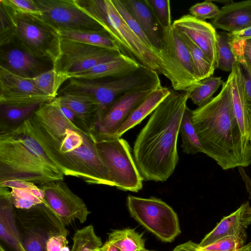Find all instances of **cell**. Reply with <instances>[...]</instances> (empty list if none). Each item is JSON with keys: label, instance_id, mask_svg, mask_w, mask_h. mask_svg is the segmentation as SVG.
I'll return each instance as SVG.
<instances>
[{"label": "cell", "instance_id": "cell-33", "mask_svg": "<svg viewBox=\"0 0 251 251\" xmlns=\"http://www.w3.org/2000/svg\"><path fill=\"white\" fill-rule=\"evenodd\" d=\"M30 80L46 95L55 98L62 84L70 79L69 76L57 71L55 68L47 71Z\"/></svg>", "mask_w": 251, "mask_h": 251}, {"label": "cell", "instance_id": "cell-28", "mask_svg": "<svg viewBox=\"0 0 251 251\" xmlns=\"http://www.w3.org/2000/svg\"><path fill=\"white\" fill-rule=\"evenodd\" d=\"M41 104L16 106L0 103V134L16 129L30 118Z\"/></svg>", "mask_w": 251, "mask_h": 251}, {"label": "cell", "instance_id": "cell-11", "mask_svg": "<svg viewBox=\"0 0 251 251\" xmlns=\"http://www.w3.org/2000/svg\"><path fill=\"white\" fill-rule=\"evenodd\" d=\"M122 53L121 51L104 49L61 37L60 55L54 68L70 76L111 60Z\"/></svg>", "mask_w": 251, "mask_h": 251}, {"label": "cell", "instance_id": "cell-46", "mask_svg": "<svg viewBox=\"0 0 251 251\" xmlns=\"http://www.w3.org/2000/svg\"><path fill=\"white\" fill-rule=\"evenodd\" d=\"M199 244L189 241L177 246L173 251H197Z\"/></svg>", "mask_w": 251, "mask_h": 251}, {"label": "cell", "instance_id": "cell-27", "mask_svg": "<svg viewBox=\"0 0 251 251\" xmlns=\"http://www.w3.org/2000/svg\"><path fill=\"white\" fill-rule=\"evenodd\" d=\"M62 38L111 50L121 51L115 40L105 30H57Z\"/></svg>", "mask_w": 251, "mask_h": 251}, {"label": "cell", "instance_id": "cell-23", "mask_svg": "<svg viewBox=\"0 0 251 251\" xmlns=\"http://www.w3.org/2000/svg\"><path fill=\"white\" fill-rule=\"evenodd\" d=\"M141 64L123 53L117 57L84 71L70 75V79H96L115 77L129 74L137 70Z\"/></svg>", "mask_w": 251, "mask_h": 251}, {"label": "cell", "instance_id": "cell-17", "mask_svg": "<svg viewBox=\"0 0 251 251\" xmlns=\"http://www.w3.org/2000/svg\"><path fill=\"white\" fill-rule=\"evenodd\" d=\"M172 27L189 38L215 65L217 32L211 24L199 20L190 14H186L174 21Z\"/></svg>", "mask_w": 251, "mask_h": 251}, {"label": "cell", "instance_id": "cell-21", "mask_svg": "<svg viewBox=\"0 0 251 251\" xmlns=\"http://www.w3.org/2000/svg\"><path fill=\"white\" fill-rule=\"evenodd\" d=\"M211 25L228 33L238 32L251 26V0L226 4Z\"/></svg>", "mask_w": 251, "mask_h": 251}, {"label": "cell", "instance_id": "cell-10", "mask_svg": "<svg viewBox=\"0 0 251 251\" xmlns=\"http://www.w3.org/2000/svg\"><path fill=\"white\" fill-rule=\"evenodd\" d=\"M159 54L164 62V75L170 81L173 89L191 91L199 84L190 52L172 26L162 30Z\"/></svg>", "mask_w": 251, "mask_h": 251}, {"label": "cell", "instance_id": "cell-25", "mask_svg": "<svg viewBox=\"0 0 251 251\" xmlns=\"http://www.w3.org/2000/svg\"><path fill=\"white\" fill-rule=\"evenodd\" d=\"M0 186L10 189L14 207L18 209H29L39 204L46 203L43 192L37 185L20 180H7Z\"/></svg>", "mask_w": 251, "mask_h": 251}, {"label": "cell", "instance_id": "cell-15", "mask_svg": "<svg viewBox=\"0 0 251 251\" xmlns=\"http://www.w3.org/2000/svg\"><path fill=\"white\" fill-rule=\"evenodd\" d=\"M154 90L129 92L115 100L95 127L93 134L96 140L116 138L117 131L129 115Z\"/></svg>", "mask_w": 251, "mask_h": 251}, {"label": "cell", "instance_id": "cell-8", "mask_svg": "<svg viewBox=\"0 0 251 251\" xmlns=\"http://www.w3.org/2000/svg\"><path fill=\"white\" fill-rule=\"evenodd\" d=\"M99 156L113 181L121 190L137 192L143 187V177L135 164L128 142L121 138L96 140Z\"/></svg>", "mask_w": 251, "mask_h": 251}, {"label": "cell", "instance_id": "cell-43", "mask_svg": "<svg viewBox=\"0 0 251 251\" xmlns=\"http://www.w3.org/2000/svg\"><path fill=\"white\" fill-rule=\"evenodd\" d=\"M67 235L61 234L52 236L47 242L46 251H62L68 242Z\"/></svg>", "mask_w": 251, "mask_h": 251}, {"label": "cell", "instance_id": "cell-42", "mask_svg": "<svg viewBox=\"0 0 251 251\" xmlns=\"http://www.w3.org/2000/svg\"><path fill=\"white\" fill-rule=\"evenodd\" d=\"M240 50L236 55L238 62L248 70L251 75V39L245 42L236 43Z\"/></svg>", "mask_w": 251, "mask_h": 251}, {"label": "cell", "instance_id": "cell-37", "mask_svg": "<svg viewBox=\"0 0 251 251\" xmlns=\"http://www.w3.org/2000/svg\"><path fill=\"white\" fill-rule=\"evenodd\" d=\"M162 30L172 26L170 1L169 0H146Z\"/></svg>", "mask_w": 251, "mask_h": 251}, {"label": "cell", "instance_id": "cell-26", "mask_svg": "<svg viewBox=\"0 0 251 251\" xmlns=\"http://www.w3.org/2000/svg\"><path fill=\"white\" fill-rule=\"evenodd\" d=\"M170 92V89L162 86L153 91L129 115L117 131L116 138H121L125 132L140 124L152 113Z\"/></svg>", "mask_w": 251, "mask_h": 251}, {"label": "cell", "instance_id": "cell-13", "mask_svg": "<svg viewBox=\"0 0 251 251\" xmlns=\"http://www.w3.org/2000/svg\"><path fill=\"white\" fill-rule=\"evenodd\" d=\"M45 200L64 225L75 220L85 222L90 211L83 200L74 193L63 180L40 185Z\"/></svg>", "mask_w": 251, "mask_h": 251}, {"label": "cell", "instance_id": "cell-22", "mask_svg": "<svg viewBox=\"0 0 251 251\" xmlns=\"http://www.w3.org/2000/svg\"><path fill=\"white\" fill-rule=\"evenodd\" d=\"M122 1L149 38L155 52L160 56L162 29L146 0H122Z\"/></svg>", "mask_w": 251, "mask_h": 251}, {"label": "cell", "instance_id": "cell-48", "mask_svg": "<svg viewBox=\"0 0 251 251\" xmlns=\"http://www.w3.org/2000/svg\"><path fill=\"white\" fill-rule=\"evenodd\" d=\"M104 251H121L108 240L101 247Z\"/></svg>", "mask_w": 251, "mask_h": 251}, {"label": "cell", "instance_id": "cell-39", "mask_svg": "<svg viewBox=\"0 0 251 251\" xmlns=\"http://www.w3.org/2000/svg\"><path fill=\"white\" fill-rule=\"evenodd\" d=\"M190 14L197 19L205 21L207 19H214L220 13V9L212 1L206 0L195 4L189 8Z\"/></svg>", "mask_w": 251, "mask_h": 251}, {"label": "cell", "instance_id": "cell-50", "mask_svg": "<svg viewBox=\"0 0 251 251\" xmlns=\"http://www.w3.org/2000/svg\"><path fill=\"white\" fill-rule=\"evenodd\" d=\"M62 251H70L69 248L67 246H66L62 249Z\"/></svg>", "mask_w": 251, "mask_h": 251}, {"label": "cell", "instance_id": "cell-14", "mask_svg": "<svg viewBox=\"0 0 251 251\" xmlns=\"http://www.w3.org/2000/svg\"><path fill=\"white\" fill-rule=\"evenodd\" d=\"M0 67L26 78H34L54 68L53 64L32 53L14 38L0 45Z\"/></svg>", "mask_w": 251, "mask_h": 251}, {"label": "cell", "instance_id": "cell-35", "mask_svg": "<svg viewBox=\"0 0 251 251\" xmlns=\"http://www.w3.org/2000/svg\"><path fill=\"white\" fill-rule=\"evenodd\" d=\"M71 251H95L102 246L92 225H89L76 231L73 238Z\"/></svg>", "mask_w": 251, "mask_h": 251}, {"label": "cell", "instance_id": "cell-31", "mask_svg": "<svg viewBox=\"0 0 251 251\" xmlns=\"http://www.w3.org/2000/svg\"><path fill=\"white\" fill-rule=\"evenodd\" d=\"M108 241L121 251H146L142 234L134 229L126 228L115 230L108 236Z\"/></svg>", "mask_w": 251, "mask_h": 251}, {"label": "cell", "instance_id": "cell-7", "mask_svg": "<svg viewBox=\"0 0 251 251\" xmlns=\"http://www.w3.org/2000/svg\"><path fill=\"white\" fill-rule=\"evenodd\" d=\"M15 220L25 251H46L47 242L50 237L61 234L68 236L69 233L46 203L29 209L15 208Z\"/></svg>", "mask_w": 251, "mask_h": 251}, {"label": "cell", "instance_id": "cell-18", "mask_svg": "<svg viewBox=\"0 0 251 251\" xmlns=\"http://www.w3.org/2000/svg\"><path fill=\"white\" fill-rule=\"evenodd\" d=\"M251 225V205L247 201L233 212L224 217L199 243V246L204 247L226 236L247 237L246 230Z\"/></svg>", "mask_w": 251, "mask_h": 251}, {"label": "cell", "instance_id": "cell-16", "mask_svg": "<svg viewBox=\"0 0 251 251\" xmlns=\"http://www.w3.org/2000/svg\"><path fill=\"white\" fill-rule=\"evenodd\" d=\"M54 99L46 95L29 78L0 67V103L27 106L47 102Z\"/></svg>", "mask_w": 251, "mask_h": 251}, {"label": "cell", "instance_id": "cell-24", "mask_svg": "<svg viewBox=\"0 0 251 251\" xmlns=\"http://www.w3.org/2000/svg\"><path fill=\"white\" fill-rule=\"evenodd\" d=\"M57 98L60 103L82 121L93 133L98 118L97 102L88 96L76 93H65Z\"/></svg>", "mask_w": 251, "mask_h": 251}, {"label": "cell", "instance_id": "cell-49", "mask_svg": "<svg viewBox=\"0 0 251 251\" xmlns=\"http://www.w3.org/2000/svg\"><path fill=\"white\" fill-rule=\"evenodd\" d=\"M239 251H251V241L241 248Z\"/></svg>", "mask_w": 251, "mask_h": 251}, {"label": "cell", "instance_id": "cell-2", "mask_svg": "<svg viewBox=\"0 0 251 251\" xmlns=\"http://www.w3.org/2000/svg\"><path fill=\"white\" fill-rule=\"evenodd\" d=\"M189 93L171 89L138 135L133 157L144 180L165 181L174 172L179 159V126Z\"/></svg>", "mask_w": 251, "mask_h": 251}, {"label": "cell", "instance_id": "cell-3", "mask_svg": "<svg viewBox=\"0 0 251 251\" xmlns=\"http://www.w3.org/2000/svg\"><path fill=\"white\" fill-rule=\"evenodd\" d=\"M192 122L204 153L223 170L251 166V141L241 133L228 79L216 96L193 110Z\"/></svg>", "mask_w": 251, "mask_h": 251}, {"label": "cell", "instance_id": "cell-45", "mask_svg": "<svg viewBox=\"0 0 251 251\" xmlns=\"http://www.w3.org/2000/svg\"><path fill=\"white\" fill-rule=\"evenodd\" d=\"M238 171L242 179L244 182L246 189L249 195L250 199H251V178L247 174L244 167H238Z\"/></svg>", "mask_w": 251, "mask_h": 251}, {"label": "cell", "instance_id": "cell-4", "mask_svg": "<svg viewBox=\"0 0 251 251\" xmlns=\"http://www.w3.org/2000/svg\"><path fill=\"white\" fill-rule=\"evenodd\" d=\"M64 176L35 137L30 118L0 134V183L14 180L40 186L63 180Z\"/></svg>", "mask_w": 251, "mask_h": 251}, {"label": "cell", "instance_id": "cell-1", "mask_svg": "<svg viewBox=\"0 0 251 251\" xmlns=\"http://www.w3.org/2000/svg\"><path fill=\"white\" fill-rule=\"evenodd\" d=\"M30 121L35 137L64 176L89 184L115 186L99 156L91 130L57 97L41 104Z\"/></svg>", "mask_w": 251, "mask_h": 251}, {"label": "cell", "instance_id": "cell-41", "mask_svg": "<svg viewBox=\"0 0 251 251\" xmlns=\"http://www.w3.org/2000/svg\"><path fill=\"white\" fill-rule=\"evenodd\" d=\"M0 45L14 38V28L10 17L3 6L0 4Z\"/></svg>", "mask_w": 251, "mask_h": 251}, {"label": "cell", "instance_id": "cell-9", "mask_svg": "<svg viewBox=\"0 0 251 251\" xmlns=\"http://www.w3.org/2000/svg\"><path fill=\"white\" fill-rule=\"evenodd\" d=\"M126 204L132 217L162 241L172 242L180 233L177 214L161 200L128 195Z\"/></svg>", "mask_w": 251, "mask_h": 251}, {"label": "cell", "instance_id": "cell-6", "mask_svg": "<svg viewBox=\"0 0 251 251\" xmlns=\"http://www.w3.org/2000/svg\"><path fill=\"white\" fill-rule=\"evenodd\" d=\"M0 4L12 21L15 40L27 50L54 66L60 55L61 37L57 30L40 17L17 12L3 0H0Z\"/></svg>", "mask_w": 251, "mask_h": 251}, {"label": "cell", "instance_id": "cell-5", "mask_svg": "<svg viewBox=\"0 0 251 251\" xmlns=\"http://www.w3.org/2000/svg\"><path fill=\"white\" fill-rule=\"evenodd\" d=\"M115 40L121 52L158 74L164 75L162 58L148 48L129 27L111 0H74Z\"/></svg>", "mask_w": 251, "mask_h": 251}, {"label": "cell", "instance_id": "cell-20", "mask_svg": "<svg viewBox=\"0 0 251 251\" xmlns=\"http://www.w3.org/2000/svg\"><path fill=\"white\" fill-rule=\"evenodd\" d=\"M227 79L233 108L241 133L246 139L251 141V119L246 98L244 76L238 62L234 65Z\"/></svg>", "mask_w": 251, "mask_h": 251}, {"label": "cell", "instance_id": "cell-30", "mask_svg": "<svg viewBox=\"0 0 251 251\" xmlns=\"http://www.w3.org/2000/svg\"><path fill=\"white\" fill-rule=\"evenodd\" d=\"M238 62L227 32H217L215 46V68L231 72Z\"/></svg>", "mask_w": 251, "mask_h": 251}, {"label": "cell", "instance_id": "cell-12", "mask_svg": "<svg viewBox=\"0 0 251 251\" xmlns=\"http://www.w3.org/2000/svg\"><path fill=\"white\" fill-rule=\"evenodd\" d=\"M41 18L57 30H101L103 27L74 0H35Z\"/></svg>", "mask_w": 251, "mask_h": 251}, {"label": "cell", "instance_id": "cell-40", "mask_svg": "<svg viewBox=\"0 0 251 251\" xmlns=\"http://www.w3.org/2000/svg\"><path fill=\"white\" fill-rule=\"evenodd\" d=\"M15 11L35 16H41V12L34 0H3Z\"/></svg>", "mask_w": 251, "mask_h": 251}, {"label": "cell", "instance_id": "cell-36", "mask_svg": "<svg viewBox=\"0 0 251 251\" xmlns=\"http://www.w3.org/2000/svg\"><path fill=\"white\" fill-rule=\"evenodd\" d=\"M247 237L228 236L219 239L204 247H199L197 251H239L246 244Z\"/></svg>", "mask_w": 251, "mask_h": 251}, {"label": "cell", "instance_id": "cell-34", "mask_svg": "<svg viewBox=\"0 0 251 251\" xmlns=\"http://www.w3.org/2000/svg\"><path fill=\"white\" fill-rule=\"evenodd\" d=\"M223 83L221 77L209 76L199 82V84L190 91L189 99L198 107L208 102L220 86Z\"/></svg>", "mask_w": 251, "mask_h": 251}, {"label": "cell", "instance_id": "cell-29", "mask_svg": "<svg viewBox=\"0 0 251 251\" xmlns=\"http://www.w3.org/2000/svg\"><path fill=\"white\" fill-rule=\"evenodd\" d=\"M193 110L186 107L179 126V133L182 140L183 152L188 154L204 153L197 133L192 122Z\"/></svg>", "mask_w": 251, "mask_h": 251}, {"label": "cell", "instance_id": "cell-44", "mask_svg": "<svg viewBox=\"0 0 251 251\" xmlns=\"http://www.w3.org/2000/svg\"><path fill=\"white\" fill-rule=\"evenodd\" d=\"M228 33L231 44L245 42L251 39V26L238 32Z\"/></svg>", "mask_w": 251, "mask_h": 251}, {"label": "cell", "instance_id": "cell-38", "mask_svg": "<svg viewBox=\"0 0 251 251\" xmlns=\"http://www.w3.org/2000/svg\"><path fill=\"white\" fill-rule=\"evenodd\" d=\"M111 0L116 9L129 27L148 48L155 52L149 38L136 21L127 10L122 0Z\"/></svg>", "mask_w": 251, "mask_h": 251}, {"label": "cell", "instance_id": "cell-19", "mask_svg": "<svg viewBox=\"0 0 251 251\" xmlns=\"http://www.w3.org/2000/svg\"><path fill=\"white\" fill-rule=\"evenodd\" d=\"M0 243L5 251H25L16 223L10 190L2 186H0Z\"/></svg>", "mask_w": 251, "mask_h": 251}, {"label": "cell", "instance_id": "cell-32", "mask_svg": "<svg viewBox=\"0 0 251 251\" xmlns=\"http://www.w3.org/2000/svg\"><path fill=\"white\" fill-rule=\"evenodd\" d=\"M178 33L190 52L197 80L199 81L212 76L215 69V65L210 62L202 50L189 38L182 33Z\"/></svg>", "mask_w": 251, "mask_h": 251}, {"label": "cell", "instance_id": "cell-47", "mask_svg": "<svg viewBox=\"0 0 251 251\" xmlns=\"http://www.w3.org/2000/svg\"><path fill=\"white\" fill-rule=\"evenodd\" d=\"M245 87L246 100L251 116V76H247L245 77Z\"/></svg>", "mask_w": 251, "mask_h": 251}, {"label": "cell", "instance_id": "cell-51", "mask_svg": "<svg viewBox=\"0 0 251 251\" xmlns=\"http://www.w3.org/2000/svg\"><path fill=\"white\" fill-rule=\"evenodd\" d=\"M95 251H104L102 249V247H101L100 248L96 250Z\"/></svg>", "mask_w": 251, "mask_h": 251}, {"label": "cell", "instance_id": "cell-53", "mask_svg": "<svg viewBox=\"0 0 251 251\" xmlns=\"http://www.w3.org/2000/svg\"><path fill=\"white\" fill-rule=\"evenodd\" d=\"M146 251H148V250H147Z\"/></svg>", "mask_w": 251, "mask_h": 251}, {"label": "cell", "instance_id": "cell-52", "mask_svg": "<svg viewBox=\"0 0 251 251\" xmlns=\"http://www.w3.org/2000/svg\"><path fill=\"white\" fill-rule=\"evenodd\" d=\"M0 251H5L1 248H0Z\"/></svg>", "mask_w": 251, "mask_h": 251}]
</instances>
